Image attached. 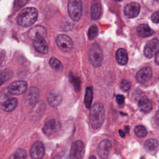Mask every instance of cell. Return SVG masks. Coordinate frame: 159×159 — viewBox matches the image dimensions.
<instances>
[{
    "label": "cell",
    "mask_w": 159,
    "mask_h": 159,
    "mask_svg": "<svg viewBox=\"0 0 159 159\" xmlns=\"http://www.w3.org/2000/svg\"><path fill=\"white\" fill-rule=\"evenodd\" d=\"M84 154V146L81 140L74 142L71 147L69 158L70 159H82Z\"/></svg>",
    "instance_id": "obj_5"
},
{
    "label": "cell",
    "mask_w": 159,
    "mask_h": 159,
    "mask_svg": "<svg viewBox=\"0 0 159 159\" xmlns=\"http://www.w3.org/2000/svg\"><path fill=\"white\" fill-rule=\"evenodd\" d=\"M139 107L141 111L147 112L152 109L153 105L150 100L146 98H143L139 102Z\"/></svg>",
    "instance_id": "obj_21"
},
{
    "label": "cell",
    "mask_w": 159,
    "mask_h": 159,
    "mask_svg": "<svg viewBox=\"0 0 159 159\" xmlns=\"http://www.w3.org/2000/svg\"><path fill=\"white\" fill-rule=\"evenodd\" d=\"M45 153L43 143L37 141L35 142L30 150V155L32 159H42Z\"/></svg>",
    "instance_id": "obj_10"
},
{
    "label": "cell",
    "mask_w": 159,
    "mask_h": 159,
    "mask_svg": "<svg viewBox=\"0 0 159 159\" xmlns=\"http://www.w3.org/2000/svg\"><path fill=\"white\" fill-rule=\"evenodd\" d=\"M39 96V92L38 89L35 87H31L24 97L27 102L29 104H34L37 101Z\"/></svg>",
    "instance_id": "obj_15"
},
{
    "label": "cell",
    "mask_w": 159,
    "mask_h": 159,
    "mask_svg": "<svg viewBox=\"0 0 159 159\" xmlns=\"http://www.w3.org/2000/svg\"><path fill=\"white\" fill-rule=\"evenodd\" d=\"M27 0H19L18 1L19 7L22 6L24 4H25L27 2Z\"/></svg>",
    "instance_id": "obj_34"
},
{
    "label": "cell",
    "mask_w": 159,
    "mask_h": 159,
    "mask_svg": "<svg viewBox=\"0 0 159 159\" xmlns=\"http://www.w3.org/2000/svg\"><path fill=\"white\" fill-rule=\"evenodd\" d=\"M26 152L23 148H18L9 157V159H25Z\"/></svg>",
    "instance_id": "obj_25"
},
{
    "label": "cell",
    "mask_w": 159,
    "mask_h": 159,
    "mask_svg": "<svg viewBox=\"0 0 159 159\" xmlns=\"http://www.w3.org/2000/svg\"><path fill=\"white\" fill-rule=\"evenodd\" d=\"M89 59L94 67L101 66L103 60V53L101 47L97 43H93L89 52Z\"/></svg>",
    "instance_id": "obj_4"
},
{
    "label": "cell",
    "mask_w": 159,
    "mask_h": 159,
    "mask_svg": "<svg viewBox=\"0 0 159 159\" xmlns=\"http://www.w3.org/2000/svg\"><path fill=\"white\" fill-rule=\"evenodd\" d=\"M56 43L58 48L65 52H70L73 47L71 39L65 34H60L56 38Z\"/></svg>",
    "instance_id": "obj_6"
},
{
    "label": "cell",
    "mask_w": 159,
    "mask_h": 159,
    "mask_svg": "<svg viewBox=\"0 0 159 159\" xmlns=\"http://www.w3.org/2000/svg\"><path fill=\"white\" fill-rule=\"evenodd\" d=\"M88 159H96V158L94 156L91 155V156H90V157L88 158Z\"/></svg>",
    "instance_id": "obj_38"
},
{
    "label": "cell",
    "mask_w": 159,
    "mask_h": 159,
    "mask_svg": "<svg viewBox=\"0 0 159 159\" xmlns=\"http://www.w3.org/2000/svg\"><path fill=\"white\" fill-rule=\"evenodd\" d=\"M151 19L154 23H159V11L154 12L152 15Z\"/></svg>",
    "instance_id": "obj_32"
},
{
    "label": "cell",
    "mask_w": 159,
    "mask_h": 159,
    "mask_svg": "<svg viewBox=\"0 0 159 159\" xmlns=\"http://www.w3.org/2000/svg\"><path fill=\"white\" fill-rule=\"evenodd\" d=\"M38 17L37 10L32 7H26L22 10L17 17L19 25L22 27H29L35 23Z\"/></svg>",
    "instance_id": "obj_1"
},
{
    "label": "cell",
    "mask_w": 159,
    "mask_h": 159,
    "mask_svg": "<svg viewBox=\"0 0 159 159\" xmlns=\"http://www.w3.org/2000/svg\"><path fill=\"white\" fill-rule=\"evenodd\" d=\"M98 29L96 25H91L88 32V39L89 40H93L94 38H96L98 36Z\"/></svg>",
    "instance_id": "obj_29"
},
{
    "label": "cell",
    "mask_w": 159,
    "mask_h": 159,
    "mask_svg": "<svg viewBox=\"0 0 159 159\" xmlns=\"http://www.w3.org/2000/svg\"><path fill=\"white\" fill-rule=\"evenodd\" d=\"M137 34L140 37H146L150 36L152 35L154 32L152 29L150 28V27L147 24H141L140 25L137 29Z\"/></svg>",
    "instance_id": "obj_19"
},
{
    "label": "cell",
    "mask_w": 159,
    "mask_h": 159,
    "mask_svg": "<svg viewBox=\"0 0 159 159\" xmlns=\"http://www.w3.org/2000/svg\"><path fill=\"white\" fill-rule=\"evenodd\" d=\"M125 98L122 94H119L116 96V101L119 104H122L124 102Z\"/></svg>",
    "instance_id": "obj_33"
},
{
    "label": "cell",
    "mask_w": 159,
    "mask_h": 159,
    "mask_svg": "<svg viewBox=\"0 0 159 159\" xmlns=\"http://www.w3.org/2000/svg\"><path fill=\"white\" fill-rule=\"evenodd\" d=\"M159 52V41L157 39H153L149 40L144 48V55L148 58L155 56Z\"/></svg>",
    "instance_id": "obj_7"
},
{
    "label": "cell",
    "mask_w": 159,
    "mask_h": 159,
    "mask_svg": "<svg viewBox=\"0 0 159 159\" xmlns=\"http://www.w3.org/2000/svg\"><path fill=\"white\" fill-rule=\"evenodd\" d=\"M134 133L139 137H144L147 135V131L143 125H137L134 129Z\"/></svg>",
    "instance_id": "obj_28"
},
{
    "label": "cell",
    "mask_w": 159,
    "mask_h": 159,
    "mask_svg": "<svg viewBox=\"0 0 159 159\" xmlns=\"http://www.w3.org/2000/svg\"><path fill=\"white\" fill-rule=\"evenodd\" d=\"M49 64L55 70L60 71L62 69V64L57 58L55 57H52L49 60Z\"/></svg>",
    "instance_id": "obj_26"
},
{
    "label": "cell",
    "mask_w": 159,
    "mask_h": 159,
    "mask_svg": "<svg viewBox=\"0 0 159 159\" xmlns=\"http://www.w3.org/2000/svg\"><path fill=\"white\" fill-rule=\"evenodd\" d=\"M53 159H60V157H55Z\"/></svg>",
    "instance_id": "obj_40"
},
{
    "label": "cell",
    "mask_w": 159,
    "mask_h": 159,
    "mask_svg": "<svg viewBox=\"0 0 159 159\" xmlns=\"http://www.w3.org/2000/svg\"><path fill=\"white\" fill-rule=\"evenodd\" d=\"M93 89L91 87H88L86 90L85 93V96H84V104L86 108H90L92 100H93Z\"/></svg>",
    "instance_id": "obj_24"
},
{
    "label": "cell",
    "mask_w": 159,
    "mask_h": 159,
    "mask_svg": "<svg viewBox=\"0 0 159 159\" xmlns=\"http://www.w3.org/2000/svg\"><path fill=\"white\" fill-rule=\"evenodd\" d=\"M11 76V71L9 70H4L1 73V82L2 84L6 81L8 80Z\"/></svg>",
    "instance_id": "obj_30"
},
{
    "label": "cell",
    "mask_w": 159,
    "mask_h": 159,
    "mask_svg": "<svg viewBox=\"0 0 159 159\" xmlns=\"http://www.w3.org/2000/svg\"><path fill=\"white\" fill-rule=\"evenodd\" d=\"M140 11V6L137 2H130L127 4L124 8L125 15L129 18L137 17Z\"/></svg>",
    "instance_id": "obj_11"
},
{
    "label": "cell",
    "mask_w": 159,
    "mask_h": 159,
    "mask_svg": "<svg viewBox=\"0 0 159 159\" xmlns=\"http://www.w3.org/2000/svg\"><path fill=\"white\" fill-rule=\"evenodd\" d=\"M112 143L108 139L102 140L98 145L97 148V152L99 157L102 159H106L111 150Z\"/></svg>",
    "instance_id": "obj_9"
},
{
    "label": "cell",
    "mask_w": 159,
    "mask_h": 159,
    "mask_svg": "<svg viewBox=\"0 0 159 159\" xmlns=\"http://www.w3.org/2000/svg\"><path fill=\"white\" fill-rule=\"evenodd\" d=\"M102 12L101 6L99 3L94 2L92 4L91 7V17L93 20H97L98 19Z\"/></svg>",
    "instance_id": "obj_22"
},
{
    "label": "cell",
    "mask_w": 159,
    "mask_h": 159,
    "mask_svg": "<svg viewBox=\"0 0 159 159\" xmlns=\"http://www.w3.org/2000/svg\"><path fill=\"white\" fill-rule=\"evenodd\" d=\"M142 159H143V158H142Z\"/></svg>",
    "instance_id": "obj_42"
},
{
    "label": "cell",
    "mask_w": 159,
    "mask_h": 159,
    "mask_svg": "<svg viewBox=\"0 0 159 159\" xmlns=\"http://www.w3.org/2000/svg\"><path fill=\"white\" fill-rule=\"evenodd\" d=\"M115 1H117V2H119V1H123V0H114Z\"/></svg>",
    "instance_id": "obj_41"
},
{
    "label": "cell",
    "mask_w": 159,
    "mask_h": 159,
    "mask_svg": "<svg viewBox=\"0 0 159 159\" xmlns=\"http://www.w3.org/2000/svg\"><path fill=\"white\" fill-rule=\"evenodd\" d=\"M155 62L157 65H159V52H158V53L156 55L155 57Z\"/></svg>",
    "instance_id": "obj_36"
},
{
    "label": "cell",
    "mask_w": 159,
    "mask_h": 159,
    "mask_svg": "<svg viewBox=\"0 0 159 159\" xmlns=\"http://www.w3.org/2000/svg\"><path fill=\"white\" fill-rule=\"evenodd\" d=\"M34 46L37 52L47 54L48 52V45L43 37H37L34 40Z\"/></svg>",
    "instance_id": "obj_12"
},
{
    "label": "cell",
    "mask_w": 159,
    "mask_h": 159,
    "mask_svg": "<svg viewBox=\"0 0 159 159\" xmlns=\"http://www.w3.org/2000/svg\"><path fill=\"white\" fill-rule=\"evenodd\" d=\"M27 83L25 81H16L9 84L7 90L12 95H20L25 92Z\"/></svg>",
    "instance_id": "obj_8"
},
{
    "label": "cell",
    "mask_w": 159,
    "mask_h": 159,
    "mask_svg": "<svg viewBox=\"0 0 159 159\" xmlns=\"http://www.w3.org/2000/svg\"><path fill=\"white\" fill-rule=\"evenodd\" d=\"M155 121L157 125L159 126V110L155 114Z\"/></svg>",
    "instance_id": "obj_35"
},
{
    "label": "cell",
    "mask_w": 159,
    "mask_h": 159,
    "mask_svg": "<svg viewBox=\"0 0 159 159\" xmlns=\"http://www.w3.org/2000/svg\"><path fill=\"white\" fill-rule=\"evenodd\" d=\"M129 127H128V126H126V127H125V129H126L127 132H129Z\"/></svg>",
    "instance_id": "obj_39"
},
{
    "label": "cell",
    "mask_w": 159,
    "mask_h": 159,
    "mask_svg": "<svg viewBox=\"0 0 159 159\" xmlns=\"http://www.w3.org/2000/svg\"><path fill=\"white\" fill-rule=\"evenodd\" d=\"M69 80L74 86L75 89L78 91L80 89V80L79 78L74 76L71 73L69 74Z\"/></svg>",
    "instance_id": "obj_27"
},
{
    "label": "cell",
    "mask_w": 159,
    "mask_h": 159,
    "mask_svg": "<svg viewBox=\"0 0 159 159\" xmlns=\"http://www.w3.org/2000/svg\"><path fill=\"white\" fill-rule=\"evenodd\" d=\"M83 4L81 0H69L68 2V12L71 19L78 21L81 17Z\"/></svg>",
    "instance_id": "obj_3"
},
{
    "label": "cell",
    "mask_w": 159,
    "mask_h": 159,
    "mask_svg": "<svg viewBox=\"0 0 159 159\" xmlns=\"http://www.w3.org/2000/svg\"><path fill=\"white\" fill-rule=\"evenodd\" d=\"M116 60L121 65L127 64L128 61V54L124 48H119L116 53Z\"/></svg>",
    "instance_id": "obj_18"
},
{
    "label": "cell",
    "mask_w": 159,
    "mask_h": 159,
    "mask_svg": "<svg viewBox=\"0 0 159 159\" xmlns=\"http://www.w3.org/2000/svg\"><path fill=\"white\" fill-rule=\"evenodd\" d=\"M46 34H47V31L45 28L41 25H37L32 28L29 32V37L33 40H34L37 37H40V36L44 37Z\"/></svg>",
    "instance_id": "obj_17"
},
{
    "label": "cell",
    "mask_w": 159,
    "mask_h": 159,
    "mask_svg": "<svg viewBox=\"0 0 159 159\" xmlns=\"http://www.w3.org/2000/svg\"><path fill=\"white\" fill-rule=\"evenodd\" d=\"M60 128V124L55 119H50L47 121L43 128V132L47 135H50L58 131Z\"/></svg>",
    "instance_id": "obj_13"
},
{
    "label": "cell",
    "mask_w": 159,
    "mask_h": 159,
    "mask_svg": "<svg viewBox=\"0 0 159 159\" xmlns=\"http://www.w3.org/2000/svg\"><path fill=\"white\" fill-rule=\"evenodd\" d=\"M159 145V142L155 139H149L144 143V147L148 151L155 150Z\"/></svg>",
    "instance_id": "obj_23"
},
{
    "label": "cell",
    "mask_w": 159,
    "mask_h": 159,
    "mask_svg": "<svg viewBox=\"0 0 159 159\" xmlns=\"http://www.w3.org/2000/svg\"><path fill=\"white\" fill-rule=\"evenodd\" d=\"M17 105V99L16 98H11L6 100L2 105V109L6 112H11L14 110Z\"/></svg>",
    "instance_id": "obj_20"
},
{
    "label": "cell",
    "mask_w": 159,
    "mask_h": 159,
    "mask_svg": "<svg viewBox=\"0 0 159 159\" xmlns=\"http://www.w3.org/2000/svg\"><path fill=\"white\" fill-rule=\"evenodd\" d=\"M152 76V70L150 67L145 66L140 69L136 74V80L140 83L148 81Z\"/></svg>",
    "instance_id": "obj_14"
},
{
    "label": "cell",
    "mask_w": 159,
    "mask_h": 159,
    "mask_svg": "<svg viewBox=\"0 0 159 159\" xmlns=\"http://www.w3.org/2000/svg\"><path fill=\"white\" fill-rule=\"evenodd\" d=\"M119 135L122 137H125V132H123L122 130H119Z\"/></svg>",
    "instance_id": "obj_37"
},
{
    "label": "cell",
    "mask_w": 159,
    "mask_h": 159,
    "mask_svg": "<svg viewBox=\"0 0 159 159\" xmlns=\"http://www.w3.org/2000/svg\"><path fill=\"white\" fill-rule=\"evenodd\" d=\"M104 109L100 102L95 103L91 109L89 114V121L92 127L94 129L99 128L104 120Z\"/></svg>",
    "instance_id": "obj_2"
},
{
    "label": "cell",
    "mask_w": 159,
    "mask_h": 159,
    "mask_svg": "<svg viewBox=\"0 0 159 159\" xmlns=\"http://www.w3.org/2000/svg\"><path fill=\"white\" fill-rule=\"evenodd\" d=\"M61 96L57 91H52L48 96V102L52 107L58 106L61 103Z\"/></svg>",
    "instance_id": "obj_16"
},
{
    "label": "cell",
    "mask_w": 159,
    "mask_h": 159,
    "mask_svg": "<svg viewBox=\"0 0 159 159\" xmlns=\"http://www.w3.org/2000/svg\"><path fill=\"white\" fill-rule=\"evenodd\" d=\"M131 87L130 83L126 80H123L120 83V88L124 91H127L130 89Z\"/></svg>",
    "instance_id": "obj_31"
}]
</instances>
